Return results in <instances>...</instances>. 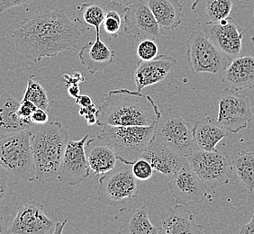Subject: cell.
I'll return each mask as SVG.
<instances>
[{"label": "cell", "instance_id": "obj_1", "mask_svg": "<svg viewBox=\"0 0 254 234\" xmlns=\"http://www.w3.org/2000/svg\"><path fill=\"white\" fill-rule=\"evenodd\" d=\"M80 37L78 25L62 8L45 10L31 16L12 34L15 50L34 62L75 51Z\"/></svg>", "mask_w": 254, "mask_h": 234}, {"label": "cell", "instance_id": "obj_2", "mask_svg": "<svg viewBox=\"0 0 254 234\" xmlns=\"http://www.w3.org/2000/svg\"><path fill=\"white\" fill-rule=\"evenodd\" d=\"M98 110V126H149L156 123L161 111L150 96L126 88L110 90Z\"/></svg>", "mask_w": 254, "mask_h": 234}, {"label": "cell", "instance_id": "obj_3", "mask_svg": "<svg viewBox=\"0 0 254 234\" xmlns=\"http://www.w3.org/2000/svg\"><path fill=\"white\" fill-rule=\"evenodd\" d=\"M68 132L62 122L53 121L43 124L31 136L36 179L49 184L58 179L60 168L68 142Z\"/></svg>", "mask_w": 254, "mask_h": 234}, {"label": "cell", "instance_id": "obj_4", "mask_svg": "<svg viewBox=\"0 0 254 234\" xmlns=\"http://www.w3.org/2000/svg\"><path fill=\"white\" fill-rule=\"evenodd\" d=\"M97 139L115 151L118 161L129 165L140 159L153 139L155 123L140 125H103Z\"/></svg>", "mask_w": 254, "mask_h": 234}, {"label": "cell", "instance_id": "obj_5", "mask_svg": "<svg viewBox=\"0 0 254 234\" xmlns=\"http://www.w3.org/2000/svg\"><path fill=\"white\" fill-rule=\"evenodd\" d=\"M31 136L32 132L25 130L0 138V166L9 171L17 183L36 179Z\"/></svg>", "mask_w": 254, "mask_h": 234}, {"label": "cell", "instance_id": "obj_6", "mask_svg": "<svg viewBox=\"0 0 254 234\" xmlns=\"http://www.w3.org/2000/svg\"><path fill=\"white\" fill-rule=\"evenodd\" d=\"M192 127L173 108L161 110L155 123L153 140L188 158L196 149Z\"/></svg>", "mask_w": 254, "mask_h": 234}, {"label": "cell", "instance_id": "obj_7", "mask_svg": "<svg viewBox=\"0 0 254 234\" xmlns=\"http://www.w3.org/2000/svg\"><path fill=\"white\" fill-rule=\"evenodd\" d=\"M98 200L108 206H119L136 197L138 181L132 175V165L118 161L112 171L100 176L98 179Z\"/></svg>", "mask_w": 254, "mask_h": 234}, {"label": "cell", "instance_id": "obj_8", "mask_svg": "<svg viewBox=\"0 0 254 234\" xmlns=\"http://www.w3.org/2000/svg\"><path fill=\"white\" fill-rule=\"evenodd\" d=\"M191 168L211 189L227 185L233 175V162L228 154L195 149L187 158Z\"/></svg>", "mask_w": 254, "mask_h": 234}, {"label": "cell", "instance_id": "obj_9", "mask_svg": "<svg viewBox=\"0 0 254 234\" xmlns=\"http://www.w3.org/2000/svg\"><path fill=\"white\" fill-rule=\"evenodd\" d=\"M187 58L193 74H222L233 58L211 43L203 31H195L187 42Z\"/></svg>", "mask_w": 254, "mask_h": 234}, {"label": "cell", "instance_id": "obj_10", "mask_svg": "<svg viewBox=\"0 0 254 234\" xmlns=\"http://www.w3.org/2000/svg\"><path fill=\"white\" fill-rule=\"evenodd\" d=\"M169 188L176 204L187 206L202 204L208 195L207 186L195 174L188 161L171 176Z\"/></svg>", "mask_w": 254, "mask_h": 234}, {"label": "cell", "instance_id": "obj_11", "mask_svg": "<svg viewBox=\"0 0 254 234\" xmlns=\"http://www.w3.org/2000/svg\"><path fill=\"white\" fill-rule=\"evenodd\" d=\"M88 138L89 134L87 133L78 141L68 139L60 168L58 179L61 182L68 185H78L90 175L86 155V142Z\"/></svg>", "mask_w": 254, "mask_h": 234}, {"label": "cell", "instance_id": "obj_12", "mask_svg": "<svg viewBox=\"0 0 254 234\" xmlns=\"http://www.w3.org/2000/svg\"><path fill=\"white\" fill-rule=\"evenodd\" d=\"M56 224L44 213V205L31 200L19 206L8 234H54Z\"/></svg>", "mask_w": 254, "mask_h": 234}, {"label": "cell", "instance_id": "obj_13", "mask_svg": "<svg viewBox=\"0 0 254 234\" xmlns=\"http://www.w3.org/2000/svg\"><path fill=\"white\" fill-rule=\"evenodd\" d=\"M216 122L225 130L237 133L246 129L253 119L249 98L228 94L220 98Z\"/></svg>", "mask_w": 254, "mask_h": 234}, {"label": "cell", "instance_id": "obj_14", "mask_svg": "<svg viewBox=\"0 0 254 234\" xmlns=\"http://www.w3.org/2000/svg\"><path fill=\"white\" fill-rule=\"evenodd\" d=\"M123 20L125 33L128 35L142 40H155L160 35L161 27L146 0H137L127 5Z\"/></svg>", "mask_w": 254, "mask_h": 234}, {"label": "cell", "instance_id": "obj_15", "mask_svg": "<svg viewBox=\"0 0 254 234\" xmlns=\"http://www.w3.org/2000/svg\"><path fill=\"white\" fill-rule=\"evenodd\" d=\"M202 31L207 39L225 56L230 58L239 56L245 33L231 18L228 17L216 23H205Z\"/></svg>", "mask_w": 254, "mask_h": 234}, {"label": "cell", "instance_id": "obj_16", "mask_svg": "<svg viewBox=\"0 0 254 234\" xmlns=\"http://www.w3.org/2000/svg\"><path fill=\"white\" fill-rule=\"evenodd\" d=\"M177 66L176 59L169 55L161 54L151 60H139L132 72V79L137 91L160 83L168 77Z\"/></svg>", "mask_w": 254, "mask_h": 234}, {"label": "cell", "instance_id": "obj_17", "mask_svg": "<svg viewBox=\"0 0 254 234\" xmlns=\"http://www.w3.org/2000/svg\"><path fill=\"white\" fill-rule=\"evenodd\" d=\"M222 75V82L228 91L238 92L254 88V56L245 55L233 58Z\"/></svg>", "mask_w": 254, "mask_h": 234}, {"label": "cell", "instance_id": "obj_18", "mask_svg": "<svg viewBox=\"0 0 254 234\" xmlns=\"http://www.w3.org/2000/svg\"><path fill=\"white\" fill-rule=\"evenodd\" d=\"M142 158L152 165L153 171L170 177L175 174L187 161L186 157L171 151L153 139L147 145Z\"/></svg>", "mask_w": 254, "mask_h": 234}, {"label": "cell", "instance_id": "obj_19", "mask_svg": "<svg viewBox=\"0 0 254 234\" xmlns=\"http://www.w3.org/2000/svg\"><path fill=\"white\" fill-rule=\"evenodd\" d=\"M115 219L118 225L117 234H162L161 228L151 223L145 205H141L136 209L122 207Z\"/></svg>", "mask_w": 254, "mask_h": 234}, {"label": "cell", "instance_id": "obj_20", "mask_svg": "<svg viewBox=\"0 0 254 234\" xmlns=\"http://www.w3.org/2000/svg\"><path fill=\"white\" fill-rule=\"evenodd\" d=\"M162 234H200L203 226L197 225L189 206L177 204L161 216Z\"/></svg>", "mask_w": 254, "mask_h": 234}, {"label": "cell", "instance_id": "obj_21", "mask_svg": "<svg viewBox=\"0 0 254 234\" xmlns=\"http://www.w3.org/2000/svg\"><path fill=\"white\" fill-rule=\"evenodd\" d=\"M115 52L104 44L100 33H96V41L85 44L78 52V58L89 73L104 71L113 63Z\"/></svg>", "mask_w": 254, "mask_h": 234}, {"label": "cell", "instance_id": "obj_22", "mask_svg": "<svg viewBox=\"0 0 254 234\" xmlns=\"http://www.w3.org/2000/svg\"><path fill=\"white\" fill-rule=\"evenodd\" d=\"M19 106V101L10 93L0 95V133L12 134L33 126V122L25 121L18 116Z\"/></svg>", "mask_w": 254, "mask_h": 234}, {"label": "cell", "instance_id": "obj_23", "mask_svg": "<svg viewBox=\"0 0 254 234\" xmlns=\"http://www.w3.org/2000/svg\"><path fill=\"white\" fill-rule=\"evenodd\" d=\"M192 132L196 149L206 151H216V145L227 135L226 130L208 117L199 118Z\"/></svg>", "mask_w": 254, "mask_h": 234}, {"label": "cell", "instance_id": "obj_24", "mask_svg": "<svg viewBox=\"0 0 254 234\" xmlns=\"http://www.w3.org/2000/svg\"><path fill=\"white\" fill-rule=\"evenodd\" d=\"M146 2L160 27L172 30L181 25L183 5L179 0H146Z\"/></svg>", "mask_w": 254, "mask_h": 234}, {"label": "cell", "instance_id": "obj_25", "mask_svg": "<svg viewBox=\"0 0 254 234\" xmlns=\"http://www.w3.org/2000/svg\"><path fill=\"white\" fill-rule=\"evenodd\" d=\"M234 0H195L191 10L205 23H216L229 17Z\"/></svg>", "mask_w": 254, "mask_h": 234}, {"label": "cell", "instance_id": "obj_26", "mask_svg": "<svg viewBox=\"0 0 254 234\" xmlns=\"http://www.w3.org/2000/svg\"><path fill=\"white\" fill-rule=\"evenodd\" d=\"M99 143L91 147L86 143V155L90 171L96 175L102 176L116 167L118 158L110 147L101 141Z\"/></svg>", "mask_w": 254, "mask_h": 234}, {"label": "cell", "instance_id": "obj_27", "mask_svg": "<svg viewBox=\"0 0 254 234\" xmlns=\"http://www.w3.org/2000/svg\"><path fill=\"white\" fill-rule=\"evenodd\" d=\"M232 162L243 185L248 190L254 191V151H241Z\"/></svg>", "mask_w": 254, "mask_h": 234}, {"label": "cell", "instance_id": "obj_28", "mask_svg": "<svg viewBox=\"0 0 254 234\" xmlns=\"http://www.w3.org/2000/svg\"><path fill=\"white\" fill-rule=\"evenodd\" d=\"M81 18L86 25L94 27L96 33H100V26L107 12V2H86L78 7Z\"/></svg>", "mask_w": 254, "mask_h": 234}, {"label": "cell", "instance_id": "obj_29", "mask_svg": "<svg viewBox=\"0 0 254 234\" xmlns=\"http://www.w3.org/2000/svg\"><path fill=\"white\" fill-rule=\"evenodd\" d=\"M125 8V5L112 0L107 2V12L102 25L105 33L111 38H116L120 32Z\"/></svg>", "mask_w": 254, "mask_h": 234}, {"label": "cell", "instance_id": "obj_30", "mask_svg": "<svg viewBox=\"0 0 254 234\" xmlns=\"http://www.w3.org/2000/svg\"><path fill=\"white\" fill-rule=\"evenodd\" d=\"M23 100H29L37 107V108L49 111L50 102L48 95L43 86L33 78H29L25 88Z\"/></svg>", "mask_w": 254, "mask_h": 234}, {"label": "cell", "instance_id": "obj_31", "mask_svg": "<svg viewBox=\"0 0 254 234\" xmlns=\"http://www.w3.org/2000/svg\"><path fill=\"white\" fill-rule=\"evenodd\" d=\"M16 183L17 181L9 171L0 166V205H7L9 203L14 185Z\"/></svg>", "mask_w": 254, "mask_h": 234}, {"label": "cell", "instance_id": "obj_32", "mask_svg": "<svg viewBox=\"0 0 254 234\" xmlns=\"http://www.w3.org/2000/svg\"><path fill=\"white\" fill-rule=\"evenodd\" d=\"M153 171H154L152 169V165L142 157L132 162V175L134 176L137 180H149L150 178H152Z\"/></svg>", "mask_w": 254, "mask_h": 234}, {"label": "cell", "instance_id": "obj_33", "mask_svg": "<svg viewBox=\"0 0 254 234\" xmlns=\"http://www.w3.org/2000/svg\"><path fill=\"white\" fill-rule=\"evenodd\" d=\"M137 56L141 60H151L157 57L158 46L152 39H143L137 47Z\"/></svg>", "mask_w": 254, "mask_h": 234}, {"label": "cell", "instance_id": "obj_34", "mask_svg": "<svg viewBox=\"0 0 254 234\" xmlns=\"http://www.w3.org/2000/svg\"><path fill=\"white\" fill-rule=\"evenodd\" d=\"M13 218L12 209L8 204L0 205V234H8Z\"/></svg>", "mask_w": 254, "mask_h": 234}, {"label": "cell", "instance_id": "obj_35", "mask_svg": "<svg viewBox=\"0 0 254 234\" xmlns=\"http://www.w3.org/2000/svg\"><path fill=\"white\" fill-rule=\"evenodd\" d=\"M36 109H37V107L34 105V103L31 102L29 100L22 99V101L20 102L17 114L22 119H24L25 121H31V117Z\"/></svg>", "mask_w": 254, "mask_h": 234}, {"label": "cell", "instance_id": "obj_36", "mask_svg": "<svg viewBox=\"0 0 254 234\" xmlns=\"http://www.w3.org/2000/svg\"><path fill=\"white\" fill-rule=\"evenodd\" d=\"M31 121L34 124H45L49 121V116L47 114V111H45L44 109L37 108L34 114L31 117Z\"/></svg>", "mask_w": 254, "mask_h": 234}, {"label": "cell", "instance_id": "obj_37", "mask_svg": "<svg viewBox=\"0 0 254 234\" xmlns=\"http://www.w3.org/2000/svg\"><path fill=\"white\" fill-rule=\"evenodd\" d=\"M63 78L65 81L66 87H68L70 85H79L86 80L83 75L78 71H76L72 74H64L63 75Z\"/></svg>", "mask_w": 254, "mask_h": 234}, {"label": "cell", "instance_id": "obj_38", "mask_svg": "<svg viewBox=\"0 0 254 234\" xmlns=\"http://www.w3.org/2000/svg\"><path fill=\"white\" fill-rule=\"evenodd\" d=\"M30 1L31 0H0V13L15 6L25 5Z\"/></svg>", "mask_w": 254, "mask_h": 234}, {"label": "cell", "instance_id": "obj_39", "mask_svg": "<svg viewBox=\"0 0 254 234\" xmlns=\"http://www.w3.org/2000/svg\"><path fill=\"white\" fill-rule=\"evenodd\" d=\"M75 99H76L75 103L78 105L80 108H87L88 106L93 104L92 99L88 95H81V94H79Z\"/></svg>", "mask_w": 254, "mask_h": 234}, {"label": "cell", "instance_id": "obj_40", "mask_svg": "<svg viewBox=\"0 0 254 234\" xmlns=\"http://www.w3.org/2000/svg\"><path fill=\"white\" fill-rule=\"evenodd\" d=\"M241 234H254V208L252 219L247 225H243L239 231Z\"/></svg>", "mask_w": 254, "mask_h": 234}, {"label": "cell", "instance_id": "obj_41", "mask_svg": "<svg viewBox=\"0 0 254 234\" xmlns=\"http://www.w3.org/2000/svg\"><path fill=\"white\" fill-rule=\"evenodd\" d=\"M98 108H97V106H96L94 103L92 105L87 107V108H79V111H78L79 115H80L81 117H84V116L88 115V114H98Z\"/></svg>", "mask_w": 254, "mask_h": 234}, {"label": "cell", "instance_id": "obj_42", "mask_svg": "<svg viewBox=\"0 0 254 234\" xmlns=\"http://www.w3.org/2000/svg\"><path fill=\"white\" fill-rule=\"evenodd\" d=\"M68 88V94L71 98H76L80 94V88L79 85H70L67 87Z\"/></svg>", "mask_w": 254, "mask_h": 234}, {"label": "cell", "instance_id": "obj_43", "mask_svg": "<svg viewBox=\"0 0 254 234\" xmlns=\"http://www.w3.org/2000/svg\"><path fill=\"white\" fill-rule=\"evenodd\" d=\"M67 220H65L63 224L61 223H57L56 224V227H55V231H54V234H62L63 231H64V226L66 224Z\"/></svg>", "mask_w": 254, "mask_h": 234}, {"label": "cell", "instance_id": "obj_44", "mask_svg": "<svg viewBox=\"0 0 254 234\" xmlns=\"http://www.w3.org/2000/svg\"><path fill=\"white\" fill-rule=\"evenodd\" d=\"M112 1H115V2H117V3H119V4H121V5L127 6V5L132 4L133 2H135L137 0H112Z\"/></svg>", "mask_w": 254, "mask_h": 234}, {"label": "cell", "instance_id": "obj_45", "mask_svg": "<svg viewBox=\"0 0 254 234\" xmlns=\"http://www.w3.org/2000/svg\"><path fill=\"white\" fill-rule=\"evenodd\" d=\"M252 43H253V44L254 45V34L253 35V37H252Z\"/></svg>", "mask_w": 254, "mask_h": 234}, {"label": "cell", "instance_id": "obj_46", "mask_svg": "<svg viewBox=\"0 0 254 234\" xmlns=\"http://www.w3.org/2000/svg\"></svg>", "mask_w": 254, "mask_h": 234}]
</instances>
